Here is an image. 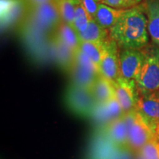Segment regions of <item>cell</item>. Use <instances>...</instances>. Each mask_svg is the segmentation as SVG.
Here are the masks:
<instances>
[{
	"label": "cell",
	"mask_w": 159,
	"mask_h": 159,
	"mask_svg": "<svg viewBox=\"0 0 159 159\" xmlns=\"http://www.w3.org/2000/svg\"><path fill=\"white\" fill-rule=\"evenodd\" d=\"M110 38L119 49H143L149 44L148 19L142 4L125 9L117 22L109 30Z\"/></svg>",
	"instance_id": "6da1fadb"
},
{
	"label": "cell",
	"mask_w": 159,
	"mask_h": 159,
	"mask_svg": "<svg viewBox=\"0 0 159 159\" xmlns=\"http://www.w3.org/2000/svg\"><path fill=\"white\" fill-rule=\"evenodd\" d=\"M63 102L70 112L82 118H91L98 103L91 89L71 83L65 89Z\"/></svg>",
	"instance_id": "7a4b0ae2"
},
{
	"label": "cell",
	"mask_w": 159,
	"mask_h": 159,
	"mask_svg": "<svg viewBox=\"0 0 159 159\" xmlns=\"http://www.w3.org/2000/svg\"><path fill=\"white\" fill-rule=\"evenodd\" d=\"M144 61L136 82L140 94L159 91V48L148 45L143 48Z\"/></svg>",
	"instance_id": "3957f363"
},
{
	"label": "cell",
	"mask_w": 159,
	"mask_h": 159,
	"mask_svg": "<svg viewBox=\"0 0 159 159\" xmlns=\"http://www.w3.org/2000/svg\"><path fill=\"white\" fill-rule=\"evenodd\" d=\"M128 127V148L132 152H139L156 136L152 125L136 109L125 113Z\"/></svg>",
	"instance_id": "277c9868"
},
{
	"label": "cell",
	"mask_w": 159,
	"mask_h": 159,
	"mask_svg": "<svg viewBox=\"0 0 159 159\" xmlns=\"http://www.w3.org/2000/svg\"><path fill=\"white\" fill-rule=\"evenodd\" d=\"M115 146L105 134L104 128H97L90 142L86 159H128L127 151Z\"/></svg>",
	"instance_id": "5b68a950"
},
{
	"label": "cell",
	"mask_w": 159,
	"mask_h": 159,
	"mask_svg": "<svg viewBox=\"0 0 159 159\" xmlns=\"http://www.w3.org/2000/svg\"><path fill=\"white\" fill-rule=\"evenodd\" d=\"M27 14L52 33H54L63 21L54 1L27 6Z\"/></svg>",
	"instance_id": "8992f818"
},
{
	"label": "cell",
	"mask_w": 159,
	"mask_h": 159,
	"mask_svg": "<svg viewBox=\"0 0 159 159\" xmlns=\"http://www.w3.org/2000/svg\"><path fill=\"white\" fill-rule=\"evenodd\" d=\"M111 82L114 86L115 97L124 112L136 109L139 98V91L136 80L120 76Z\"/></svg>",
	"instance_id": "52a82bcc"
},
{
	"label": "cell",
	"mask_w": 159,
	"mask_h": 159,
	"mask_svg": "<svg viewBox=\"0 0 159 159\" xmlns=\"http://www.w3.org/2000/svg\"><path fill=\"white\" fill-rule=\"evenodd\" d=\"M1 30L5 32L19 26L27 14L25 0H1Z\"/></svg>",
	"instance_id": "ba28073f"
},
{
	"label": "cell",
	"mask_w": 159,
	"mask_h": 159,
	"mask_svg": "<svg viewBox=\"0 0 159 159\" xmlns=\"http://www.w3.org/2000/svg\"><path fill=\"white\" fill-rule=\"evenodd\" d=\"M119 51L120 49L116 41L111 38L106 41L99 69L100 75L111 81H114L121 76Z\"/></svg>",
	"instance_id": "9c48e42d"
},
{
	"label": "cell",
	"mask_w": 159,
	"mask_h": 159,
	"mask_svg": "<svg viewBox=\"0 0 159 159\" xmlns=\"http://www.w3.org/2000/svg\"><path fill=\"white\" fill-rule=\"evenodd\" d=\"M143 49H122L119 51L121 76L136 80L144 61Z\"/></svg>",
	"instance_id": "30bf717a"
},
{
	"label": "cell",
	"mask_w": 159,
	"mask_h": 159,
	"mask_svg": "<svg viewBox=\"0 0 159 159\" xmlns=\"http://www.w3.org/2000/svg\"><path fill=\"white\" fill-rule=\"evenodd\" d=\"M124 114L125 112L122 106L116 97H114L105 102L97 103L90 119L94 121L97 125V128H102L111 121Z\"/></svg>",
	"instance_id": "8fae6325"
},
{
	"label": "cell",
	"mask_w": 159,
	"mask_h": 159,
	"mask_svg": "<svg viewBox=\"0 0 159 159\" xmlns=\"http://www.w3.org/2000/svg\"><path fill=\"white\" fill-rule=\"evenodd\" d=\"M136 109L153 127L159 122V91L140 94Z\"/></svg>",
	"instance_id": "7c38bea8"
},
{
	"label": "cell",
	"mask_w": 159,
	"mask_h": 159,
	"mask_svg": "<svg viewBox=\"0 0 159 159\" xmlns=\"http://www.w3.org/2000/svg\"><path fill=\"white\" fill-rule=\"evenodd\" d=\"M124 115L111 121L103 128L115 146L121 150H129L128 127Z\"/></svg>",
	"instance_id": "4fadbf2b"
},
{
	"label": "cell",
	"mask_w": 159,
	"mask_h": 159,
	"mask_svg": "<svg viewBox=\"0 0 159 159\" xmlns=\"http://www.w3.org/2000/svg\"><path fill=\"white\" fill-rule=\"evenodd\" d=\"M141 4L148 19L149 35L159 48V0H144Z\"/></svg>",
	"instance_id": "5bb4252c"
},
{
	"label": "cell",
	"mask_w": 159,
	"mask_h": 159,
	"mask_svg": "<svg viewBox=\"0 0 159 159\" xmlns=\"http://www.w3.org/2000/svg\"><path fill=\"white\" fill-rule=\"evenodd\" d=\"M52 41L55 47V63L61 70L68 74L75 63L76 52L61 41L54 33L52 35Z\"/></svg>",
	"instance_id": "9a60e30c"
},
{
	"label": "cell",
	"mask_w": 159,
	"mask_h": 159,
	"mask_svg": "<svg viewBox=\"0 0 159 159\" xmlns=\"http://www.w3.org/2000/svg\"><path fill=\"white\" fill-rule=\"evenodd\" d=\"M68 75L70 77V83L91 89L100 74L75 62Z\"/></svg>",
	"instance_id": "2e32d148"
},
{
	"label": "cell",
	"mask_w": 159,
	"mask_h": 159,
	"mask_svg": "<svg viewBox=\"0 0 159 159\" xmlns=\"http://www.w3.org/2000/svg\"><path fill=\"white\" fill-rule=\"evenodd\" d=\"M125 9H117L99 2L94 20L105 29L110 30L117 22Z\"/></svg>",
	"instance_id": "e0dca14e"
},
{
	"label": "cell",
	"mask_w": 159,
	"mask_h": 159,
	"mask_svg": "<svg viewBox=\"0 0 159 159\" xmlns=\"http://www.w3.org/2000/svg\"><path fill=\"white\" fill-rule=\"evenodd\" d=\"M80 42L89 41V42H105L110 39L109 30L105 29L100 26L93 19L85 31L78 33Z\"/></svg>",
	"instance_id": "ac0fdd59"
},
{
	"label": "cell",
	"mask_w": 159,
	"mask_h": 159,
	"mask_svg": "<svg viewBox=\"0 0 159 159\" xmlns=\"http://www.w3.org/2000/svg\"><path fill=\"white\" fill-rule=\"evenodd\" d=\"M91 90L98 103L105 102L115 97L112 82L101 75L95 80Z\"/></svg>",
	"instance_id": "d6986e66"
},
{
	"label": "cell",
	"mask_w": 159,
	"mask_h": 159,
	"mask_svg": "<svg viewBox=\"0 0 159 159\" xmlns=\"http://www.w3.org/2000/svg\"><path fill=\"white\" fill-rule=\"evenodd\" d=\"M54 35L75 52L80 49L78 34L74 27L69 24L62 21L54 32Z\"/></svg>",
	"instance_id": "ffe728a7"
},
{
	"label": "cell",
	"mask_w": 159,
	"mask_h": 159,
	"mask_svg": "<svg viewBox=\"0 0 159 159\" xmlns=\"http://www.w3.org/2000/svg\"><path fill=\"white\" fill-rule=\"evenodd\" d=\"M63 22L73 27L77 6L80 4V0H54Z\"/></svg>",
	"instance_id": "44dd1931"
},
{
	"label": "cell",
	"mask_w": 159,
	"mask_h": 159,
	"mask_svg": "<svg viewBox=\"0 0 159 159\" xmlns=\"http://www.w3.org/2000/svg\"><path fill=\"white\" fill-rule=\"evenodd\" d=\"M105 42H80V49L99 67L105 50Z\"/></svg>",
	"instance_id": "7402d4cb"
},
{
	"label": "cell",
	"mask_w": 159,
	"mask_h": 159,
	"mask_svg": "<svg viewBox=\"0 0 159 159\" xmlns=\"http://www.w3.org/2000/svg\"><path fill=\"white\" fill-rule=\"evenodd\" d=\"M93 19H94L85 11L81 4H80L76 7L73 27L77 33H81L87 29L89 24Z\"/></svg>",
	"instance_id": "603a6c76"
},
{
	"label": "cell",
	"mask_w": 159,
	"mask_h": 159,
	"mask_svg": "<svg viewBox=\"0 0 159 159\" xmlns=\"http://www.w3.org/2000/svg\"><path fill=\"white\" fill-rule=\"evenodd\" d=\"M139 152L142 159H159V139L155 136Z\"/></svg>",
	"instance_id": "cb8c5ba5"
},
{
	"label": "cell",
	"mask_w": 159,
	"mask_h": 159,
	"mask_svg": "<svg viewBox=\"0 0 159 159\" xmlns=\"http://www.w3.org/2000/svg\"><path fill=\"white\" fill-rule=\"evenodd\" d=\"M102 3L117 9H128L139 5L136 0H103Z\"/></svg>",
	"instance_id": "d4e9b609"
},
{
	"label": "cell",
	"mask_w": 159,
	"mask_h": 159,
	"mask_svg": "<svg viewBox=\"0 0 159 159\" xmlns=\"http://www.w3.org/2000/svg\"><path fill=\"white\" fill-rule=\"evenodd\" d=\"M80 1L81 5L94 19L99 2L95 1V0H80Z\"/></svg>",
	"instance_id": "484cf974"
},
{
	"label": "cell",
	"mask_w": 159,
	"mask_h": 159,
	"mask_svg": "<svg viewBox=\"0 0 159 159\" xmlns=\"http://www.w3.org/2000/svg\"><path fill=\"white\" fill-rule=\"evenodd\" d=\"M54 0H25L27 6H33L35 5H39L45 2H52Z\"/></svg>",
	"instance_id": "4316f807"
},
{
	"label": "cell",
	"mask_w": 159,
	"mask_h": 159,
	"mask_svg": "<svg viewBox=\"0 0 159 159\" xmlns=\"http://www.w3.org/2000/svg\"><path fill=\"white\" fill-rule=\"evenodd\" d=\"M153 130L156 136L159 139V122H156L153 125Z\"/></svg>",
	"instance_id": "83f0119b"
},
{
	"label": "cell",
	"mask_w": 159,
	"mask_h": 159,
	"mask_svg": "<svg viewBox=\"0 0 159 159\" xmlns=\"http://www.w3.org/2000/svg\"><path fill=\"white\" fill-rule=\"evenodd\" d=\"M136 1H137V2H138L139 4H140L143 1V0H136Z\"/></svg>",
	"instance_id": "f1b7e54d"
},
{
	"label": "cell",
	"mask_w": 159,
	"mask_h": 159,
	"mask_svg": "<svg viewBox=\"0 0 159 159\" xmlns=\"http://www.w3.org/2000/svg\"><path fill=\"white\" fill-rule=\"evenodd\" d=\"M95 1L98 2H102V1H103V0H95Z\"/></svg>",
	"instance_id": "f546056e"
}]
</instances>
